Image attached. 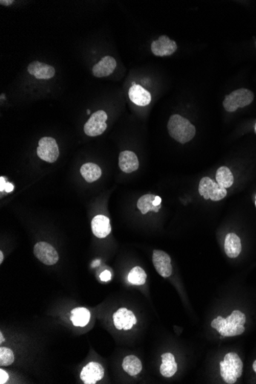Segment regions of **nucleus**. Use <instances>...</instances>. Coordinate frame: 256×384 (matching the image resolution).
<instances>
[{"label": "nucleus", "instance_id": "nucleus-36", "mask_svg": "<svg viewBox=\"0 0 256 384\" xmlns=\"http://www.w3.org/2000/svg\"><path fill=\"white\" fill-rule=\"evenodd\" d=\"M252 368L256 374V360H254V363H253Z\"/></svg>", "mask_w": 256, "mask_h": 384}, {"label": "nucleus", "instance_id": "nucleus-33", "mask_svg": "<svg viewBox=\"0 0 256 384\" xmlns=\"http://www.w3.org/2000/svg\"><path fill=\"white\" fill-rule=\"evenodd\" d=\"M3 259H4V256H3V252H0V263H3Z\"/></svg>", "mask_w": 256, "mask_h": 384}, {"label": "nucleus", "instance_id": "nucleus-4", "mask_svg": "<svg viewBox=\"0 0 256 384\" xmlns=\"http://www.w3.org/2000/svg\"><path fill=\"white\" fill-rule=\"evenodd\" d=\"M254 100V94L247 88H239L225 96L223 107L228 112H234L239 107L249 105Z\"/></svg>", "mask_w": 256, "mask_h": 384}, {"label": "nucleus", "instance_id": "nucleus-22", "mask_svg": "<svg viewBox=\"0 0 256 384\" xmlns=\"http://www.w3.org/2000/svg\"><path fill=\"white\" fill-rule=\"evenodd\" d=\"M122 367L129 375L134 377L142 371V364L136 356L130 355L123 360Z\"/></svg>", "mask_w": 256, "mask_h": 384}, {"label": "nucleus", "instance_id": "nucleus-34", "mask_svg": "<svg viewBox=\"0 0 256 384\" xmlns=\"http://www.w3.org/2000/svg\"><path fill=\"white\" fill-rule=\"evenodd\" d=\"M99 263H100L99 260L95 261V262H94L93 265H92V267L98 266V265H99Z\"/></svg>", "mask_w": 256, "mask_h": 384}, {"label": "nucleus", "instance_id": "nucleus-11", "mask_svg": "<svg viewBox=\"0 0 256 384\" xmlns=\"http://www.w3.org/2000/svg\"><path fill=\"white\" fill-rule=\"evenodd\" d=\"M104 375V368L96 362H90L86 365L81 373V379L85 384H95L102 380Z\"/></svg>", "mask_w": 256, "mask_h": 384}, {"label": "nucleus", "instance_id": "nucleus-23", "mask_svg": "<svg viewBox=\"0 0 256 384\" xmlns=\"http://www.w3.org/2000/svg\"><path fill=\"white\" fill-rule=\"evenodd\" d=\"M156 196L153 194H146L141 196L137 201V208L139 209V211L142 214L145 215L148 213L149 211L155 212V213H158L159 209L161 208V206L159 207H155L153 205V201H154Z\"/></svg>", "mask_w": 256, "mask_h": 384}, {"label": "nucleus", "instance_id": "nucleus-28", "mask_svg": "<svg viewBox=\"0 0 256 384\" xmlns=\"http://www.w3.org/2000/svg\"><path fill=\"white\" fill-rule=\"evenodd\" d=\"M9 380V375L3 369L0 370V383L4 384Z\"/></svg>", "mask_w": 256, "mask_h": 384}, {"label": "nucleus", "instance_id": "nucleus-20", "mask_svg": "<svg viewBox=\"0 0 256 384\" xmlns=\"http://www.w3.org/2000/svg\"><path fill=\"white\" fill-rule=\"evenodd\" d=\"M81 176L87 183H93L98 180L101 176V169L99 166L93 163H87L81 166Z\"/></svg>", "mask_w": 256, "mask_h": 384}, {"label": "nucleus", "instance_id": "nucleus-6", "mask_svg": "<svg viewBox=\"0 0 256 384\" xmlns=\"http://www.w3.org/2000/svg\"><path fill=\"white\" fill-rule=\"evenodd\" d=\"M38 157L48 163H54L59 156L58 144L54 138L44 137L41 138L37 147Z\"/></svg>", "mask_w": 256, "mask_h": 384}, {"label": "nucleus", "instance_id": "nucleus-1", "mask_svg": "<svg viewBox=\"0 0 256 384\" xmlns=\"http://www.w3.org/2000/svg\"><path fill=\"white\" fill-rule=\"evenodd\" d=\"M246 318L240 311H232L227 319L218 316L212 322V328L216 329L223 337H234L240 335L245 331Z\"/></svg>", "mask_w": 256, "mask_h": 384}, {"label": "nucleus", "instance_id": "nucleus-8", "mask_svg": "<svg viewBox=\"0 0 256 384\" xmlns=\"http://www.w3.org/2000/svg\"><path fill=\"white\" fill-rule=\"evenodd\" d=\"M35 257L46 265H53L58 262L59 256L55 249L47 242H40L34 246Z\"/></svg>", "mask_w": 256, "mask_h": 384}, {"label": "nucleus", "instance_id": "nucleus-32", "mask_svg": "<svg viewBox=\"0 0 256 384\" xmlns=\"http://www.w3.org/2000/svg\"><path fill=\"white\" fill-rule=\"evenodd\" d=\"M153 205L155 207H159L161 206V198L159 196H156L155 197L154 201H153Z\"/></svg>", "mask_w": 256, "mask_h": 384}, {"label": "nucleus", "instance_id": "nucleus-31", "mask_svg": "<svg viewBox=\"0 0 256 384\" xmlns=\"http://www.w3.org/2000/svg\"><path fill=\"white\" fill-rule=\"evenodd\" d=\"M0 191L3 192V190H5V187H6V183L5 182L4 178L2 176L1 178H0Z\"/></svg>", "mask_w": 256, "mask_h": 384}, {"label": "nucleus", "instance_id": "nucleus-27", "mask_svg": "<svg viewBox=\"0 0 256 384\" xmlns=\"http://www.w3.org/2000/svg\"><path fill=\"white\" fill-rule=\"evenodd\" d=\"M100 279H101V280L103 281V282H108V281H110V279H111V274H110V272L105 270V271L103 272V273L100 275Z\"/></svg>", "mask_w": 256, "mask_h": 384}, {"label": "nucleus", "instance_id": "nucleus-26", "mask_svg": "<svg viewBox=\"0 0 256 384\" xmlns=\"http://www.w3.org/2000/svg\"><path fill=\"white\" fill-rule=\"evenodd\" d=\"M15 357L12 350L4 347L0 348V365L2 367L9 366L13 363Z\"/></svg>", "mask_w": 256, "mask_h": 384}, {"label": "nucleus", "instance_id": "nucleus-10", "mask_svg": "<svg viewBox=\"0 0 256 384\" xmlns=\"http://www.w3.org/2000/svg\"><path fill=\"white\" fill-rule=\"evenodd\" d=\"M152 259L153 265L159 276L164 278H168L171 276L173 273L171 259L167 253L161 250H154Z\"/></svg>", "mask_w": 256, "mask_h": 384}, {"label": "nucleus", "instance_id": "nucleus-2", "mask_svg": "<svg viewBox=\"0 0 256 384\" xmlns=\"http://www.w3.org/2000/svg\"><path fill=\"white\" fill-rule=\"evenodd\" d=\"M169 134L172 138L180 143L187 144L196 135V127L187 118L179 115L170 117L167 124Z\"/></svg>", "mask_w": 256, "mask_h": 384}, {"label": "nucleus", "instance_id": "nucleus-38", "mask_svg": "<svg viewBox=\"0 0 256 384\" xmlns=\"http://www.w3.org/2000/svg\"><path fill=\"white\" fill-rule=\"evenodd\" d=\"M256 198V197H255ZM255 207H256V199H255Z\"/></svg>", "mask_w": 256, "mask_h": 384}, {"label": "nucleus", "instance_id": "nucleus-18", "mask_svg": "<svg viewBox=\"0 0 256 384\" xmlns=\"http://www.w3.org/2000/svg\"><path fill=\"white\" fill-rule=\"evenodd\" d=\"M242 251V244L239 236L235 233H228L225 239V252L228 257L235 259Z\"/></svg>", "mask_w": 256, "mask_h": 384}, {"label": "nucleus", "instance_id": "nucleus-17", "mask_svg": "<svg viewBox=\"0 0 256 384\" xmlns=\"http://www.w3.org/2000/svg\"><path fill=\"white\" fill-rule=\"evenodd\" d=\"M91 230L96 237L99 239L107 237L111 232L110 219L103 215H98L92 219Z\"/></svg>", "mask_w": 256, "mask_h": 384}, {"label": "nucleus", "instance_id": "nucleus-9", "mask_svg": "<svg viewBox=\"0 0 256 384\" xmlns=\"http://www.w3.org/2000/svg\"><path fill=\"white\" fill-rule=\"evenodd\" d=\"M177 50L176 41L170 39L167 35H160L158 39L151 44V51L156 56H170Z\"/></svg>", "mask_w": 256, "mask_h": 384}, {"label": "nucleus", "instance_id": "nucleus-16", "mask_svg": "<svg viewBox=\"0 0 256 384\" xmlns=\"http://www.w3.org/2000/svg\"><path fill=\"white\" fill-rule=\"evenodd\" d=\"M119 167L126 173H133L139 168V161L133 152L124 150L119 155Z\"/></svg>", "mask_w": 256, "mask_h": 384}, {"label": "nucleus", "instance_id": "nucleus-29", "mask_svg": "<svg viewBox=\"0 0 256 384\" xmlns=\"http://www.w3.org/2000/svg\"><path fill=\"white\" fill-rule=\"evenodd\" d=\"M14 190V186L11 183H6L5 187V191L6 193H11Z\"/></svg>", "mask_w": 256, "mask_h": 384}, {"label": "nucleus", "instance_id": "nucleus-3", "mask_svg": "<svg viewBox=\"0 0 256 384\" xmlns=\"http://www.w3.org/2000/svg\"><path fill=\"white\" fill-rule=\"evenodd\" d=\"M220 374L225 383L233 384L242 376L243 364L236 353H228L219 363Z\"/></svg>", "mask_w": 256, "mask_h": 384}, {"label": "nucleus", "instance_id": "nucleus-5", "mask_svg": "<svg viewBox=\"0 0 256 384\" xmlns=\"http://www.w3.org/2000/svg\"><path fill=\"white\" fill-rule=\"evenodd\" d=\"M199 193L205 199L222 200L227 195L226 189L221 187L216 181L210 177H203L199 182Z\"/></svg>", "mask_w": 256, "mask_h": 384}, {"label": "nucleus", "instance_id": "nucleus-14", "mask_svg": "<svg viewBox=\"0 0 256 384\" xmlns=\"http://www.w3.org/2000/svg\"><path fill=\"white\" fill-rule=\"evenodd\" d=\"M128 95L130 101L139 107H145L151 102L150 92L139 84H132L129 89Z\"/></svg>", "mask_w": 256, "mask_h": 384}, {"label": "nucleus", "instance_id": "nucleus-19", "mask_svg": "<svg viewBox=\"0 0 256 384\" xmlns=\"http://www.w3.org/2000/svg\"><path fill=\"white\" fill-rule=\"evenodd\" d=\"M162 365L160 366V374L165 377H171L177 371V365L175 362L174 356L170 353H166L161 356Z\"/></svg>", "mask_w": 256, "mask_h": 384}, {"label": "nucleus", "instance_id": "nucleus-15", "mask_svg": "<svg viewBox=\"0 0 256 384\" xmlns=\"http://www.w3.org/2000/svg\"><path fill=\"white\" fill-rule=\"evenodd\" d=\"M117 67L116 60L113 57L104 56L99 62L95 64L92 67L94 76L97 78L109 76L113 73Z\"/></svg>", "mask_w": 256, "mask_h": 384}, {"label": "nucleus", "instance_id": "nucleus-21", "mask_svg": "<svg viewBox=\"0 0 256 384\" xmlns=\"http://www.w3.org/2000/svg\"><path fill=\"white\" fill-rule=\"evenodd\" d=\"M90 319V311L85 308H76L72 310L70 318L72 324L76 327L86 326Z\"/></svg>", "mask_w": 256, "mask_h": 384}, {"label": "nucleus", "instance_id": "nucleus-13", "mask_svg": "<svg viewBox=\"0 0 256 384\" xmlns=\"http://www.w3.org/2000/svg\"><path fill=\"white\" fill-rule=\"evenodd\" d=\"M28 72L34 75L37 79L48 80L55 76V69L45 63L35 61L28 66Z\"/></svg>", "mask_w": 256, "mask_h": 384}, {"label": "nucleus", "instance_id": "nucleus-30", "mask_svg": "<svg viewBox=\"0 0 256 384\" xmlns=\"http://www.w3.org/2000/svg\"><path fill=\"white\" fill-rule=\"evenodd\" d=\"M13 3V0H0V4H1L2 6H9Z\"/></svg>", "mask_w": 256, "mask_h": 384}, {"label": "nucleus", "instance_id": "nucleus-24", "mask_svg": "<svg viewBox=\"0 0 256 384\" xmlns=\"http://www.w3.org/2000/svg\"><path fill=\"white\" fill-rule=\"evenodd\" d=\"M216 182L224 188L231 187L234 183V176L231 170L227 167H221L218 169L216 174Z\"/></svg>", "mask_w": 256, "mask_h": 384}, {"label": "nucleus", "instance_id": "nucleus-40", "mask_svg": "<svg viewBox=\"0 0 256 384\" xmlns=\"http://www.w3.org/2000/svg\"><path fill=\"white\" fill-rule=\"evenodd\" d=\"M255 46H256V41H255Z\"/></svg>", "mask_w": 256, "mask_h": 384}, {"label": "nucleus", "instance_id": "nucleus-39", "mask_svg": "<svg viewBox=\"0 0 256 384\" xmlns=\"http://www.w3.org/2000/svg\"><path fill=\"white\" fill-rule=\"evenodd\" d=\"M255 132H256V126H255Z\"/></svg>", "mask_w": 256, "mask_h": 384}, {"label": "nucleus", "instance_id": "nucleus-7", "mask_svg": "<svg viewBox=\"0 0 256 384\" xmlns=\"http://www.w3.org/2000/svg\"><path fill=\"white\" fill-rule=\"evenodd\" d=\"M107 115L104 110H98L92 114L88 121L84 124V133L89 137H97L102 134L107 129Z\"/></svg>", "mask_w": 256, "mask_h": 384}, {"label": "nucleus", "instance_id": "nucleus-25", "mask_svg": "<svg viewBox=\"0 0 256 384\" xmlns=\"http://www.w3.org/2000/svg\"><path fill=\"white\" fill-rule=\"evenodd\" d=\"M147 274L144 270L139 266L132 268L127 276V280L132 285H143L145 284Z\"/></svg>", "mask_w": 256, "mask_h": 384}, {"label": "nucleus", "instance_id": "nucleus-12", "mask_svg": "<svg viewBox=\"0 0 256 384\" xmlns=\"http://www.w3.org/2000/svg\"><path fill=\"white\" fill-rule=\"evenodd\" d=\"M113 324L118 330L131 329L132 327L136 324V319L131 311L127 308H120L113 315Z\"/></svg>", "mask_w": 256, "mask_h": 384}, {"label": "nucleus", "instance_id": "nucleus-37", "mask_svg": "<svg viewBox=\"0 0 256 384\" xmlns=\"http://www.w3.org/2000/svg\"><path fill=\"white\" fill-rule=\"evenodd\" d=\"M87 115H90V110H89V109H87Z\"/></svg>", "mask_w": 256, "mask_h": 384}, {"label": "nucleus", "instance_id": "nucleus-35", "mask_svg": "<svg viewBox=\"0 0 256 384\" xmlns=\"http://www.w3.org/2000/svg\"><path fill=\"white\" fill-rule=\"evenodd\" d=\"M3 342H4V338H3V334L0 333V344L3 343Z\"/></svg>", "mask_w": 256, "mask_h": 384}]
</instances>
